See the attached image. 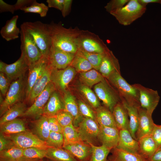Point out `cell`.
<instances>
[{
	"label": "cell",
	"instance_id": "obj_1",
	"mask_svg": "<svg viewBox=\"0 0 161 161\" xmlns=\"http://www.w3.org/2000/svg\"><path fill=\"white\" fill-rule=\"evenodd\" d=\"M47 25L52 46L66 52L75 54L77 52V40L80 30L77 27L65 28L60 22H51Z\"/></svg>",
	"mask_w": 161,
	"mask_h": 161
},
{
	"label": "cell",
	"instance_id": "obj_2",
	"mask_svg": "<svg viewBox=\"0 0 161 161\" xmlns=\"http://www.w3.org/2000/svg\"><path fill=\"white\" fill-rule=\"evenodd\" d=\"M22 24L33 37L43 56L48 58L52 46L47 24L39 21L25 22Z\"/></svg>",
	"mask_w": 161,
	"mask_h": 161
},
{
	"label": "cell",
	"instance_id": "obj_3",
	"mask_svg": "<svg viewBox=\"0 0 161 161\" xmlns=\"http://www.w3.org/2000/svg\"><path fill=\"white\" fill-rule=\"evenodd\" d=\"M107 79L116 89L121 101L137 108L140 106L138 91L126 81L121 76L120 72L113 73Z\"/></svg>",
	"mask_w": 161,
	"mask_h": 161
},
{
	"label": "cell",
	"instance_id": "obj_4",
	"mask_svg": "<svg viewBox=\"0 0 161 161\" xmlns=\"http://www.w3.org/2000/svg\"><path fill=\"white\" fill-rule=\"evenodd\" d=\"M146 10V6L141 4L138 0H129L123 7L110 14L115 18L119 24L127 26L141 17Z\"/></svg>",
	"mask_w": 161,
	"mask_h": 161
},
{
	"label": "cell",
	"instance_id": "obj_5",
	"mask_svg": "<svg viewBox=\"0 0 161 161\" xmlns=\"http://www.w3.org/2000/svg\"><path fill=\"white\" fill-rule=\"evenodd\" d=\"M78 50L91 53L104 54L110 49L95 34L87 30H80L77 40Z\"/></svg>",
	"mask_w": 161,
	"mask_h": 161
},
{
	"label": "cell",
	"instance_id": "obj_6",
	"mask_svg": "<svg viewBox=\"0 0 161 161\" xmlns=\"http://www.w3.org/2000/svg\"><path fill=\"white\" fill-rule=\"evenodd\" d=\"M20 48L25 55L29 67L35 64L43 57L33 37L22 24L20 26Z\"/></svg>",
	"mask_w": 161,
	"mask_h": 161
},
{
	"label": "cell",
	"instance_id": "obj_7",
	"mask_svg": "<svg viewBox=\"0 0 161 161\" xmlns=\"http://www.w3.org/2000/svg\"><path fill=\"white\" fill-rule=\"evenodd\" d=\"M25 86L24 77L12 82L6 97L2 103L0 105L1 117L10 107L21 102L24 97Z\"/></svg>",
	"mask_w": 161,
	"mask_h": 161
},
{
	"label": "cell",
	"instance_id": "obj_8",
	"mask_svg": "<svg viewBox=\"0 0 161 161\" xmlns=\"http://www.w3.org/2000/svg\"><path fill=\"white\" fill-rule=\"evenodd\" d=\"M76 128L82 140L95 145H100L98 140L100 126L96 121L83 117Z\"/></svg>",
	"mask_w": 161,
	"mask_h": 161
},
{
	"label": "cell",
	"instance_id": "obj_9",
	"mask_svg": "<svg viewBox=\"0 0 161 161\" xmlns=\"http://www.w3.org/2000/svg\"><path fill=\"white\" fill-rule=\"evenodd\" d=\"M55 89L54 84L52 82H50L43 92L36 97L30 106L27 108L22 117L35 120L42 116L44 107Z\"/></svg>",
	"mask_w": 161,
	"mask_h": 161
},
{
	"label": "cell",
	"instance_id": "obj_10",
	"mask_svg": "<svg viewBox=\"0 0 161 161\" xmlns=\"http://www.w3.org/2000/svg\"><path fill=\"white\" fill-rule=\"evenodd\" d=\"M5 135L13 141L15 146L21 149L34 147L47 150L51 147L47 145L46 142L39 139L29 130Z\"/></svg>",
	"mask_w": 161,
	"mask_h": 161
},
{
	"label": "cell",
	"instance_id": "obj_11",
	"mask_svg": "<svg viewBox=\"0 0 161 161\" xmlns=\"http://www.w3.org/2000/svg\"><path fill=\"white\" fill-rule=\"evenodd\" d=\"M94 91L104 106L112 112L116 105L121 101V97L116 90H114L105 80L95 85Z\"/></svg>",
	"mask_w": 161,
	"mask_h": 161
},
{
	"label": "cell",
	"instance_id": "obj_12",
	"mask_svg": "<svg viewBox=\"0 0 161 161\" xmlns=\"http://www.w3.org/2000/svg\"><path fill=\"white\" fill-rule=\"evenodd\" d=\"M29 68L26 58L22 53L19 59L12 64H8L1 61H0V72L5 74L10 82L24 77Z\"/></svg>",
	"mask_w": 161,
	"mask_h": 161
},
{
	"label": "cell",
	"instance_id": "obj_13",
	"mask_svg": "<svg viewBox=\"0 0 161 161\" xmlns=\"http://www.w3.org/2000/svg\"><path fill=\"white\" fill-rule=\"evenodd\" d=\"M132 85L139 91L140 107L152 115L160 100L158 92L138 83H135Z\"/></svg>",
	"mask_w": 161,
	"mask_h": 161
},
{
	"label": "cell",
	"instance_id": "obj_14",
	"mask_svg": "<svg viewBox=\"0 0 161 161\" xmlns=\"http://www.w3.org/2000/svg\"><path fill=\"white\" fill-rule=\"evenodd\" d=\"M76 71L74 68L69 66L66 68L58 69L52 68L51 74V81L55 88L63 92L74 78Z\"/></svg>",
	"mask_w": 161,
	"mask_h": 161
},
{
	"label": "cell",
	"instance_id": "obj_15",
	"mask_svg": "<svg viewBox=\"0 0 161 161\" xmlns=\"http://www.w3.org/2000/svg\"><path fill=\"white\" fill-rule=\"evenodd\" d=\"M75 55L52 46L48 58V62L53 68L64 69L70 66Z\"/></svg>",
	"mask_w": 161,
	"mask_h": 161
},
{
	"label": "cell",
	"instance_id": "obj_16",
	"mask_svg": "<svg viewBox=\"0 0 161 161\" xmlns=\"http://www.w3.org/2000/svg\"><path fill=\"white\" fill-rule=\"evenodd\" d=\"M52 67L48 63L42 71L31 89L27 101L29 104L33 103L36 97L44 90L51 81V74Z\"/></svg>",
	"mask_w": 161,
	"mask_h": 161
},
{
	"label": "cell",
	"instance_id": "obj_17",
	"mask_svg": "<svg viewBox=\"0 0 161 161\" xmlns=\"http://www.w3.org/2000/svg\"><path fill=\"white\" fill-rule=\"evenodd\" d=\"M139 122L135 136L138 141L140 138L151 135L155 124L152 115L145 109L140 106L138 108Z\"/></svg>",
	"mask_w": 161,
	"mask_h": 161
},
{
	"label": "cell",
	"instance_id": "obj_18",
	"mask_svg": "<svg viewBox=\"0 0 161 161\" xmlns=\"http://www.w3.org/2000/svg\"><path fill=\"white\" fill-rule=\"evenodd\" d=\"M62 148L68 151L78 161H89L92 151L90 144L82 140Z\"/></svg>",
	"mask_w": 161,
	"mask_h": 161
},
{
	"label": "cell",
	"instance_id": "obj_19",
	"mask_svg": "<svg viewBox=\"0 0 161 161\" xmlns=\"http://www.w3.org/2000/svg\"><path fill=\"white\" fill-rule=\"evenodd\" d=\"M62 100L64 110L72 116L73 119V125L77 128L83 117L80 112L75 97L70 92L66 91L64 92Z\"/></svg>",
	"mask_w": 161,
	"mask_h": 161
},
{
	"label": "cell",
	"instance_id": "obj_20",
	"mask_svg": "<svg viewBox=\"0 0 161 161\" xmlns=\"http://www.w3.org/2000/svg\"><path fill=\"white\" fill-rule=\"evenodd\" d=\"M119 130L116 127L100 126L98 140L101 145L112 149L117 146Z\"/></svg>",
	"mask_w": 161,
	"mask_h": 161
},
{
	"label": "cell",
	"instance_id": "obj_21",
	"mask_svg": "<svg viewBox=\"0 0 161 161\" xmlns=\"http://www.w3.org/2000/svg\"><path fill=\"white\" fill-rule=\"evenodd\" d=\"M48 63V58L43 56L37 63L29 67V75L25 92V98L27 101L36 81L41 72L46 67Z\"/></svg>",
	"mask_w": 161,
	"mask_h": 161
},
{
	"label": "cell",
	"instance_id": "obj_22",
	"mask_svg": "<svg viewBox=\"0 0 161 161\" xmlns=\"http://www.w3.org/2000/svg\"><path fill=\"white\" fill-rule=\"evenodd\" d=\"M98 71L104 78H107L113 73L120 72L118 61L110 50L103 57Z\"/></svg>",
	"mask_w": 161,
	"mask_h": 161
},
{
	"label": "cell",
	"instance_id": "obj_23",
	"mask_svg": "<svg viewBox=\"0 0 161 161\" xmlns=\"http://www.w3.org/2000/svg\"><path fill=\"white\" fill-rule=\"evenodd\" d=\"M117 147L128 151L139 154L138 141L132 137L128 129L119 130V140Z\"/></svg>",
	"mask_w": 161,
	"mask_h": 161
},
{
	"label": "cell",
	"instance_id": "obj_24",
	"mask_svg": "<svg viewBox=\"0 0 161 161\" xmlns=\"http://www.w3.org/2000/svg\"><path fill=\"white\" fill-rule=\"evenodd\" d=\"M30 126V131L39 139L46 142L50 132L48 126V117L43 115L32 121Z\"/></svg>",
	"mask_w": 161,
	"mask_h": 161
},
{
	"label": "cell",
	"instance_id": "obj_25",
	"mask_svg": "<svg viewBox=\"0 0 161 161\" xmlns=\"http://www.w3.org/2000/svg\"><path fill=\"white\" fill-rule=\"evenodd\" d=\"M64 109L63 100L55 91L51 95L44 107L43 115L48 118L55 117Z\"/></svg>",
	"mask_w": 161,
	"mask_h": 161
},
{
	"label": "cell",
	"instance_id": "obj_26",
	"mask_svg": "<svg viewBox=\"0 0 161 161\" xmlns=\"http://www.w3.org/2000/svg\"><path fill=\"white\" fill-rule=\"evenodd\" d=\"M112 113L119 130H128L129 119L127 111L122 101L118 103L114 107Z\"/></svg>",
	"mask_w": 161,
	"mask_h": 161
},
{
	"label": "cell",
	"instance_id": "obj_27",
	"mask_svg": "<svg viewBox=\"0 0 161 161\" xmlns=\"http://www.w3.org/2000/svg\"><path fill=\"white\" fill-rule=\"evenodd\" d=\"M107 161H147L140 154L115 147L112 149Z\"/></svg>",
	"mask_w": 161,
	"mask_h": 161
},
{
	"label": "cell",
	"instance_id": "obj_28",
	"mask_svg": "<svg viewBox=\"0 0 161 161\" xmlns=\"http://www.w3.org/2000/svg\"><path fill=\"white\" fill-rule=\"evenodd\" d=\"M139 153L148 161L157 151L156 144L151 135L143 137L138 140Z\"/></svg>",
	"mask_w": 161,
	"mask_h": 161
},
{
	"label": "cell",
	"instance_id": "obj_29",
	"mask_svg": "<svg viewBox=\"0 0 161 161\" xmlns=\"http://www.w3.org/2000/svg\"><path fill=\"white\" fill-rule=\"evenodd\" d=\"M18 18L17 15L13 16L8 20L0 31L1 37L7 41L15 40L19 38L20 29L17 26Z\"/></svg>",
	"mask_w": 161,
	"mask_h": 161
},
{
	"label": "cell",
	"instance_id": "obj_30",
	"mask_svg": "<svg viewBox=\"0 0 161 161\" xmlns=\"http://www.w3.org/2000/svg\"><path fill=\"white\" fill-rule=\"evenodd\" d=\"M0 132L5 135L16 134L29 131L26 127L25 121L16 118L0 125Z\"/></svg>",
	"mask_w": 161,
	"mask_h": 161
},
{
	"label": "cell",
	"instance_id": "obj_31",
	"mask_svg": "<svg viewBox=\"0 0 161 161\" xmlns=\"http://www.w3.org/2000/svg\"><path fill=\"white\" fill-rule=\"evenodd\" d=\"M95 111L96 120L100 126L117 128L112 112L108 109L100 106Z\"/></svg>",
	"mask_w": 161,
	"mask_h": 161
},
{
	"label": "cell",
	"instance_id": "obj_32",
	"mask_svg": "<svg viewBox=\"0 0 161 161\" xmlns=\"http://www.w3.org/2000/svg\"><path fill=\"white\" fill-rule=\"evenodd\" d=\"M25 103L19 102L8 109L1 117L0 125L13 120L18 117H22L27 109Z\"/></svg>",
	"mask_w": 161,
	"mask_h": 161
},
{
	"label": "cell",
	"instance_id": "obj_33",
	"mask_svg": "<svg viewBox=\"0 0 161 161\" xmlns=\"http://www.w3.org/2000/svg\"><path fill=\"white\" fill-rule=\"evenodd\" d=\"M45 158L49 161H78L63 148H49L47 150Z\"/></svg>",
	"mask_w": 161,
	"mask_h": 161
},
{
	"label": "cell",
	"instance_id": "obj_34",
	"mask_svg": "<svg viewBox=\"0 0 161 161\" xmlns=\"http://www.w3.org/2000/svg\"><path fill=\"white\" fill-rule=\"evenodd\" d=\"M79 78L83 85L89 87L105 80L99 72L94 69L80 73Z\"/></svg>",
	"mask_w": 161,
	"mask_h": 161
},
{
	"label": "cell",
	"instance_id": "obj_35",
	"mask_svg": "<svg viewBox=\"0 0 161 161\" xmlns=\"http://www.w3.org/2000/svg\"><path fill=\"white\" fill-rule=\"evenodd\" d=\"M121 101L126 108L129 117L128 130L132 137L137 140L135 134L138 125V108L129 105L124 101Z\"/></svg>",
	"mask_w": 161,
	"mask_h": 161
},
{
	"label": "cell",
	"instance_id": "obj_36",
	"mask_svg": "<svg viewBox=\"0 0 161 161\" xmlns=\"http://www.w3.org/2000/svg\"><path fill=\"white\" fill-rule=\"evenodd\" d=\"M79 90L89 105L94 110L101 106L99 99L90 87L83 84L79 86Z\"/></svg>",
	"mask_w": 161,
	"mask_h": 161
},
{
	"label": "cell",
	"instance_id": "obj_37",
	"mask_svg": "<svg viewBox=\"0 0 161 161\" xmlns=\"http://www.w3.org/2000/svg\"><path fill=\"white\" fill-rule=\"evenodd\" d=\"M62 134L64 139L63 147L82 141L76 128L73 124L63 128Z\"/></svg>",
	"mask_w": 161,
	"mask_h": 161
},
{
	"label": "cell",
	"instance_id": "obj_38",
	"mask_svg": "<svg viewBox=\"0 0 161 161\" xmlns=\"http://www.w3.org/2000/svg\"><path fill=\"white\" fill-rule=\"evenodd\" d=\"M70 66L74 68L76 72L80 73L86 72L93 69L87 60L78 51L75 54Z\"/></svg>",
	"mask_w": 161,
	"mask_h": 161
},
{
	"label": "cell",
	"instance_id": "obj_39",
	"mask_svg": "<svg viewBox=\"0 0 161 161\" xmlns=\"http://www.w3.org/2000/svg\"><path fill=\"white\" fill-rule=\"evenodd\" d=\"M23 149L14 146L0 151V161H19L23 157Z\"/></svg>",
	"mask_w": 161,
	"mask_h": 161
},
{
	"label": "cell",
	"instance_id": "obj_40",
	"mask_svg": "<svg viewBox=\"0 0 161 161\" xmlns=\"http://www.w3.org/2000/svg\"><path fill=\"white\" fill-rule=\"evenodd\" d=\"M90 144L92 151L89 161H107L109 154L112 149L103 145L97 146Z\"/></svg>",
	"mask_w": 161,
	"mask_h": 161
},
{
	"label": "cell",
	"instance_id": "obj_41",
	"mask_svg": "<svg viewBox=\"0 0 161 161\" xmlns=\"http://www.w3.org/2000/svg\"><path fill=\"white\" fill-rule=\"evenodd\" d=\"M49 9V7L44 4L39 3L35 0H34L33 2L29 6L24 7L21 9L25 13H38L41 17L46 16Z\"/></svg>",
	"mask_w": 161,
	"mask_h": 161
},
{
	"label": "cell",
	"instance_id": "obj_42",
	"mask_svg": "<svg viewBox=\"0 0 161 161\" xmlns=\"http://www.w3.org/2000/svg\"><path fill=\"white\" fill-rule=\"evenodd\" d=\"M78 51L87 60L93 69L97 71L102 59L106 53L99 54L89 52L80 50H78Z\"/></svg>",
	"mask_w": 161,
	"mask_h": 161
},
{
	"label": "cell",
	"instance_id": "obj_43",
	"mask_svg": "<svg viewBox=\"0 0 161 161\" xmlns=\"http://www.w3.org/2000/svg\"><path fill=\"white\" fill-rule=\"evenodd\" d=\"M48 146L55 148H62L64 139L62 133L50 131L46 141Z\"/></svg>",
	"mask_w": 161,
	"mask_h": 161
},
{
	"label": "cell",
	"instance_id": "obj_44",
	"mask_svg": "<svg viewBox=\"0 0 161 161\" xmlns=\"http://www.w3.org/2000/svg\"><path fill=\"white\" fill-rule=\"evenodd\" d=\"M23 156L32 159H44L45 158L47 150L32 147L23 149Z\"/></svg>",
	"mask_w": 161,
	"mask_h": 161
},
{
	"label": "cell",
	"instance_id": "obj_45",
	"mask_svg": "<svg viewBox=\"0 0 161 161\" xmlns=\"http://www.w3.org/2000/svg\"><path fill=\"white\" fill-rule=\"evenodd\" d=\"M77 103L80 112L83 117L91 118L96 121L95 110L81 100H78Z\"/></svg>",
	"mask_w": 161,
	"mask_h": 161
},
{
	"label": "cell",
	"instance_id": "obj_46",
	"mask_svg": "<svg viewBox=\"0 0 161 161\" xmlns=\"http://www.w3.org/2000/svg\"><path fill=\"white\" fill-rule=\"evenodd\" d=\"M55 117L62 128L73 124V119L72 117L64 110L58 113Z\"/></svg>",
	"mask_w": 161,
	"mask_h": 161
},
{
	"label": "cell",
	"instance_id": "obj_47",
	"mask_svg": "<svg viewBox=\"0 0 161 161\" xmlns=\"http://www.w3.org/2000/svg\"><path fill=\"white\" fill-rule=\"evenodd\" d=\"M129 0H112L105 6L106 11L110 13L112 12L122 8L125 6Z\"/></svg>",
	"mask_w": 161,
	"mask_h": 161
},
{
	"label": "cell",
	"instance_id": "obj_48",
	"mask_svg": "<svg viewBox=\"0 0 161 161\" xmlns=\"http://www.w3.org/2000/svg\"><path fill=\"white\" fill-rule=\"evenodd\" d=\"M157 148V151L161 149V125L155 124L151 134Z\"/></svg>",
	"mask_w": 161,
	"mask_h": 161
},
{
	"label": "cell",
	"instance_id": "obj_49",
	"mask_svg": "<svg viewBox=\"0 0 161 161\" xmlns=\"http://www.w3.org/2000/svg\"><path fill=\"white\" fill-rule=\"evenodd\" d=\"M10 82L4 74L0 73V93L4 96L6 95L9 89Z\"/></svg>",
	"mask_w": 161,
	"mask_h": 161
},
{
	"label": "cell",
	"instance_id": "obj_50",
	"mask_svg": "<svg viewBox=\"0 0 161 161\" xmlns=\"http://www.w3.org/2000/svg\"><path fill=\"white\" fill-rule=\"evenodd\" d=\"M15 146L13 141L6 136L0 134V151Z\"/></svg>",
	"mask_w": 161,
	"mask_h": 161
},
{
	"label": "cell",
	"instance_id": "obj_51",
	"mask_svg": "<svg viewBox=\"0 0 161 161\" xmlns=\"http://www.w3.org/2000/svg\"><path fill=\"white\" fill-rule=\"evenodd\" d=\"M48 123L50 131L62 133V128L55 117L48 118Z\"/></svg>",
	"mask_w": 161,
	"mask_h": 161
},
{
	"label": "cell",
	"instance_id": "obj_52",
	"mask_svg": "<svg viewBox=\"0 0 161 161\" xmlns=\"http://www.w3.org/2000/svg\"><path fill=\"white\" fill-rule=\"evenodd\" d=\"M16 10L14 5H11L6 3L2 0H0V12H11L13 14Z\"/></svg>",
	"mask_w": 161,
	"mask_h": 161
},
{
	"label": "cell",
	"instance_id": "obj_53",
	"mask_svg": "<svg viewBox=\"0 0 161 161\" xmlns=\"http://www.w3.org/2000/svg\"><path fill=\"white\" fill-rule=\"evenodd\" d=\"M46 2L49 7H53L62 11L64 0H47Z\"/></svg>",
	"mask_w": 161,
	"mask_h": 161
},
{
	"label": "cell",
	"instance_id": "obj_54",
	"mask_svg": "<svg viewBox=\"0 0 161 161\" xmlns=\"http://www.w3.org/2000/svg\"><path fill=\"white\" fill-rule=\"evenodd\" d=\"M72 1V0H64L63 8L61 11L63 17L67 16L70 12Z\"/></svg>",
	"mask_w": 161,
	"mask_h": 161
},
{
	"label": "cell",
	"instance_id": "obj_55",
	"mask_svg": "<svg viewBox=\"0 0 161 161\" xmlns=\"http://www.w3.org/2000/svg\"><path fill=\"white\" fill-rule=\"evenodd\" d=\"M33 1V0H18L14 4L16 10H21L24 7L29 6Z\"/></svg>",
	"mask_w": 161,
	"mask_h": 161
},
{
	"label": "cell",
	"instance_id": "obj_56",
	"mask_svg": "<svg viewBox=\"0 0 161 161\" xmlns=\"http://www.w3.org/2000/svg\"><path fill=\"white\" fill-rule=\"evenodd\" d=\"M148 161H161V149L157 151Z\"/></svg>",
	"mask_w": 161,
	"mask_h": 161
},
{
	"label": "cell",
	"instance_id": "obj_57",
	"mask_svg": "<svg viewBox=\"0 0 161 161\" xmlns=\"http://www.w3.org/2000/svg\"><path fill=\"white\" fill-rule=\"evenodd\" d=\"M138 1L141 4L146 6L148 4L151 3L161 4V0H138Z\"/></svg>",
	"mask_w": 161,
	"mask_h": 161
},
{
	"label": "cell",
	"instance_id": "obj_58",
	"mask_svg": "<svg viewBox=\"0 0 161 161\" xmlns=\"http://www.w3.org/2000/svg\"><path fill=\"white\" fill-rule=\"evenodd\" d=\"M44 159H32L23 157L19 161H43Z\"/></svg>",
	"mask_w": 161,
	"mask_h": 161
},
{
	"label": "cell",
	"instance_id": "obj_59",
	"mask_svg": "<svg viewBox=\"0 0 161 161\" xmlns=\"http://www.w3.org/2000/svg\"><path fill=\"white\" fill-rule=\"evenodd\" d=\"M1 94L0 93V105L3 102L4 100V99L3 98L2 96V95H1Z\"/></svg>",
	"mask_w": 161,
	"mask_h": 161
},
{
	"label": "cell",
	"instance_id": "obj_60",
	"mask_svg": "<svg viewBox=\"0 0 161 161\" xmlns=\"http://www.w3.org/2000/svg\"><path fill=\"white\" fill-rule=\"evenodd\" d=\"M43 161H48L47 159H46V158H45L44 159Z\"/></svg>",
	"mask_w": 161,
	"mask_h": 161
},
{
	"label": "cell",
	"instance_id": "obj_61",
	"mask_svg": "<svg viewBox=\"0 0 161 161\" xmlns=\"http://www.w3.org/2000/svg\"><path fill=\"white\" fill-rule=\"evenodd\" d=\"M48 161H49V160H48Z\"/></svg>",
	"mask_w": 161,
	"mask_h": 161
}]
</instances>
